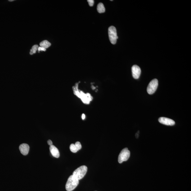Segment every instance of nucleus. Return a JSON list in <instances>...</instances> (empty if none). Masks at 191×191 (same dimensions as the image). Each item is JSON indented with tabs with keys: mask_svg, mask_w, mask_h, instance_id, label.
Listing matches in <instances>:
<instances>
[{
	"mask_svg": "<svg viewBox=\"0 0 191 191\" xmlns=\"http://www.w3.org/2000/svg\"><path fill=\"white\" fill-rule=\"evenodd\" d=\"M132 74L133 78L138 79L139 78L141 73L140 67L137 65H133L132 67Z\"/></svg>",
	"mask_w": 191,
	"mask_h": 191,
	"instance_id": "nucleus-6",
	"label": "nucleus"
},
{
	"mask_svg": "<svg viewBox=\"0 0 191 191\" xmlns=\"http://www.w3.org/2000/svg\"><path fill=\"white\" fill-rule=\"evenodd\" d=\"M14 1V0H9V1Z\"/></svg>",
	"mask_w": 191,
	"mask_h": 191,
	"instance_id": "nucleus-20",
	"label": "nucleus"
},
{
	"mask_svg": "<svg viewBox=\"0 0 191 191\" xmlns=\"http://www.w3.org/2000/svg\"><path fill=\"white\" fill-rule=\"evenodd\" d=\"M158 86V80L156 79L152 80L149 83L147 87V93L150 95H152L154 93L157 88Z\"/></svg>",
	"mask_w": 191,
	"mask_h": 191,
	"instance_id": "nucleus-5",
	"label": "nucleus"
},
{
	"mask_svg": "<svg viewBox=\"0 0 191 191\" xmlns=\"http://www.w3.org/2000/svg\"><path fill=\"white\" fill-rule=\"evenodd\" d=\"M38 46L37 45H34L32 46V49L30 50V54L31 55H33L34 54L36 53V51L37 50L38 48Z\"/></svg>",
	"mask_w": 191,
	"mask_h": 191,
	"instance_id": "nucleus-12",
	"label": "nucleus"
},
{
	"mask_svg": "<svg viewBox=\"0 0 191 191\" xmlns=\"http://www.w3.org/2000/svg\"><path fill=\"white\" fill-rule=\"evenodd\" d=\"M19 149L21 153L24 155H27L29 150V147L28 144L23 143L19 146Z\"/></svg>",
	"mask_w": 191,
	"mask_h": 191,
	"instance_id": "nucleus-8",
	"label": "nucleus"
},
{
	"mask_svg": "<svg viewBox=\"0 0 191 191\" xmlns=\"http://www.w3.org/2000/svg\"><path fill=\"white\" fill-rule=\"evenodd\" d=\"M97 10L99 13H104L105 11V8L102 3H100L98 4L97 6Z\"/></svg>",
	"mask_w": 191,
	"mask_h": 191,
	"instance_id": "nucleus-10",
	"label": "nucleus"
},
{
	"mask_svg": "<svg viewBox=\"0 0 191 191\" xmlns=\"http://www.w3.org/2000/svg\"><path fill=\"white\" fill-rule=\"evenodd\" d=\"M158 120L160 123L166 125L173 126L175 124L174 120L167 118L160 117Z\"/></svg>",
	"mask_w": 191,
	"mask_h": 191,
	"instance_id": "nucleus-7",
	"label": "nucleus"
},
{
	"mask_svg": "<svg viewBox=\"0 0 191 191\" xmlns=\"http://www.w3.org/2000/svg\"><path fill=\"white\" fill-rule=\"evenodd\" d=\"M82 118L83 120H84L85 119V115L84 114H83L82 115Z\"/></svg>",
	"mask_w": 191,
	"mask_h": 191,
	"instance_id": "nucleus-18",
	"label": "nucleus"
},
{
	"mask_svg": "<svg viewBox=\"0 0 191 191\" xmlns=\"http://www.w3.org/2000/svg\"><path fill=\"white\" fill-rule=\"evenodd\" d=\"M139 131H138V132H137V133L136 134V137H137V138H138V132Z\"/></svg>",
	"mask_w": 191,
	"mask_h": 191,
	"instance_id": "nucleus-19",
	"label": "nucleus"
},
{
	"mask_svg": "<svg viewBox=\"0 0 191 191\" xmlns=\"http://www.w3.org/2000/svg\"><path fill=\"white\" fill-rule=\"evenodd\" d=\"M50 150L53 156L56 158H59V151L58 149L54 145L50 146Z\"/></svg>",
	"mask_w": 191,
	"mask_h": 191,
	"instance_id": "nucleus-9",
	"label": "nucleus"
},
{
	"mask_svg": "<svg viewBox=\"0 0 191 191\" xmlns=\"http://www.w3.org/2000/svg\"><path fill=\"white\" fill-rule=\"evenodd\" d=\"M130 155V152L127 148H125L121 151L118 157V161L119 163H122L127 161L129 159Z\"/></svg>",
	"mask_w": 191,
	"mask_h": 191,
	"instance_id": "nucleus-4",
	"label": "nucleus"
},
{
	"mask_svg": "<svg viewBox=\"0 0 191 191\" xmlns=\"http://www.w3.org/2000/svg\"><path fill=\"white\" fill-rule=\"evenodd\" d=\"M109 37L110 41L113 44H115L117 43L118 37L117 35L116 28L113 26L110 27L108 28Z\"/></svg>",
	"mask_w": 191,
	"mask_h": 191,
	"instance_id": "nucleus-3",
	"label": "nucleus"
},
{
	"mask_svg": "<svg viewBox=\"0 0 191 191\" xmlns=\"http://www.w3.org/2000/svg\"><path fill=\"white\" fill-rule=\"evenodd\" d=\"M38 52L39 53L40 51H46V49H45L44 48H43V47H38Z\"/></svg>",
	"mask_w": 191,
	"mask_h": 191,
	"instance_id": "nucleus-16",
	"label": "nucleus"
},
{
	"mask_svg": "<svg viewBox=\"0 0 191 191\" xmlns=\"http://www.w3.org/2000/svg\"><path fill=\"white\" fill-rule=\"evenodd\" d=\"M79 183V180L72 175L68 178L66 184V190L67 191H73L78 186Z\"/></svg>",
	"mask_w": 191,
	"mask_h": 191,
	"instance_id": "nucleus-1",
	"label": "nucleus"
},
{
	"mask_svg": "<svg viewBox=\"0 0 191 191\" xmlns=\"http://www.w3.org/2000/svg\"><path fill=\"white\" fill-rule=\"evenodd\" d=\"M70 151L72 152H74V153L77 152L78 151V150H77V148H76L75 144H72L70 145Z\"/></svg>",
	"mask_w": 191,
	"mask_h": 191,
	"instance_id": "nucleus-13",
	"label": "nucleus"
},
{
	"mask_svg": "<svg viewBox=\"0 0 191 191\" xmlns=\"http://www.w3.org/2000/svg\"><path fill=\"white\" fill-rule=\"evenodd\" d=\"M51 45V44L49 41L46 40H44L40 43V47H43L45 49L49 48Z\"/></svg>",
	"mask_w": 191,
	"mask_h": 191,
	"instance_id": "nucleus-11",
	"label": "nucleus"
},
{
	"mask_svg": "<svg viewBox=\"0 0 191 191\" xmlns=\"http://www.w3.org/2000/svg\"><path fill=\"white\" fill-rule=\"evenodd\" d=\"M88 171V168L86 166H82L77 168L73 172V175L79 180L85 176Z\"/></svg>",
	"mask_w": 191,
	"mask_h": 191,
	"instance_id": "nucleus-2",
	"label": "nucleus"
},
{
	"mask_svg": "<svg viewBox=\"0 0 191 191\" xmlns=\"http://www.w3.org/2000/svg\"><path fill=\"white\" fill-rule=\"evenodd\" d=\"M75 147H76V148H77L78 151L79 150H80V149L82 148V145H81L80 142H76V143H75Z\"/></svg>",
	"mask_w": 191,
	"mask_h": 191,
	"instance_id": "nucleus-14",
	"label": "nucleus"
},
{
	"mask_svg": "<svg viewBox=\"0 0 191 191\" xmlns=\"http://www.w3.org/2000/svg\"><path fill=\"white\" fill-rule=\"evenodd\" d=\"M87 1L88 2L90 6H93V5L94 3V1L93 0H88Z\"/></svg>",
	"mask_w": 191,
	"mask_h": 191,
	"instance_id": "nucleus-15",
	"label": "nucleus"
},
{
	"mask_svg": "<svg viewBox=\"0 0 191 191\" xmlns=\"http://www.w3.org/2000/svg\"><path fill=\"white\" fill-rule=\"evenodd\" d=\"M47 142H48V145H49V146H51L53 145V142H52L51 140H50V139L48 140Z\"/></svg>",
	"mask_w": 191,
	"mask_h": 191,
	"instance_id": "nucleus-17",
	"label": "nucleus"
}]
</instances>
